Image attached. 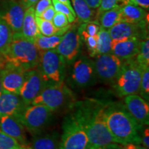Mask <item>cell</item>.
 <instances>
[{
  "instance_id": "obj_1",
  "label": "cell",
  "mask_w": 149,
  "mask_h": 149,
  "mask_svg": "<svg viewBox=\"0 0 149 149\" xmlns=\"http://www.w3.org/2000/svg\"><path fill=\"white\" fill-rule=\"evenodd\" d=\"M106 122L110 133L117 144H141V128L128 113L126 107L118 104H107Z\"/></svg>"
},
{
  "instance_id": "obj_2",
  "label": "cell",
  "mask_w": 149,
  "mask_h": 149,
  "mask_svg": "<svg viewBox=\"0 0 149 149\" xmlns=\"http://www.w3.org/2000/svg\"><path fill=\"white\" fill-rule=\"evenodd\" d=\"M78 104L84 121L89 148L116 143L110 133L106 122L107 104L93 100Z\"/></svg>"
},
{
  "instance_id": "obj_3",
  "label": "cell",
  "mask_w": 149,
  "mask_h": 149,
  "mask_svg": "<svg viewBox=\"0 0 149 149\" xmlns=\"http://www.w3.org/2000/svg\"><path fill=\"white\" fill-rule=\"evenodd\" d=\"M2 58L5 65L11 64L29 70L38 66L40 51L33 41L27 40L20 33H14L12 41Z\"/></svg>"
},
{
  "instance_id": "obj_4",
  "label": "cell",
  "mask_w": 149,
  "mask_h": 149,
  "mask_svg": "<svg viewBox=\"0 0 149 149\" xmlns=\"http://www.w3.org/2000/svg\"><path fill=\"white\" fill-rule=\"evenodd\" d=\"M63 133L59 141V149H89L84 121L79 104L63 122Z\"/></svg>"
},
{
  "instance_id": "obj_5",
  "label": "cell",
  "mask_w": 149,
  "mask_h": 149,
  "mask_svg": "<svg viewBox=\"0 0 149 149\" xmlns=\"http://www.w3.org/2000/svg\"><path fill=\"white\" fill-rule=\"evenodd\" d=\"M143 68L135 58L122 61L118 75L113 82L115 90L119 96L138 95Z\"/></svg>"
},
{
  "instance_id": "obj_6",
  "label": "cell",
  "mask_w": 149,
  "mask_h": 149,
  "mask_svg": "<svg viewBox=\"0 0 149 149\" xmlns=\"http://www.w3.org/2000/svg\"><path fill=\"white\" fill-rule=\"evenodd\" d=\"M72 101H74V96L71 91L64 81H61L46 85L31 104H42L55 111Z\"/></svg>"
},
{
  "instance_id": "obj_7",
  "label": "cell",
  "mask_w": 149,
  "mask_h": 149,
  "mask_svg": "<svg viewBox=\"0 0 149 149\" xmlns=\"http://www.w3.org/2000/svg\"><path fill=\"white\" fill-rule=\"evenodd\" d=\"M53 112L42 104H31L15 117L29 132L38 135L47 125Z\"/></svg>"
},
{
  "instance_id": "obj_8",
  "label": "cell",
  "mask_w": 149,
  "mask_h": 149,
  "mask_svg": "<svg viewBox=\"0 0 149 149\" xmlns=\"http://www.w3.org/2000/svg\"><path fill=\"white\" fill-rule=\"evenodd\" d=\"M67 63L55 49L40 51L38 69L48 80L54 82L64 81Z\"/></svg>"
},
{
  "instance_id": "obj_9",
  "label": "cell",
  "mask_w": 149,
  "mask_h": 149,
  "mask_svg": "<svg viewBox=\"0 0 149 149\" xmlns=\"http://www.w3.org/2000/svg\"><path fill=\"white\" fill-rule=\"evenodd\" d=\"M94 62L97 77L107 83H113L122 66V61L112 53L97 55Z\"/></svg>"
},
{
  "instance_id": "obj_10",
  "label": "cell",
  "mask_w": 149,
  "mask_h": 149,
  "mask_svg": "<svg viewBox=\"0 0 149 149\" xmlns=\"http://www.w3.org/2000/svg\"><path fill=\"white\" fill-rule=\"evenodd\" d=\"M48 80L43 75L38 68L26 70L19 95L24 103L29 106L48 84Z\"/></svg>"
},
{
  "instance_id": "obj_11",
  "label": "cell",
  "mask_w": 149,
  "mask_h": 149,
  "mask_svg": "<svg viewBox=\"0 0 149 149\" xmlns=\"http://www.w3.org/2000/svg\"><path fill=\"white\" fill-rule=\"evenodd\" d=\"M72 83L79 88L91 86L97 79L94 62L87 57H81L74 61L70 72Z\"/></svg>"
},
{
  "instance_id": "obj_12",
  "label": "cell",
  "mask_w": 149,
  "mask_h": 149,
  "mask_svg": "<svg viewBox=\"0 0 149 149\" xmlns=\"http://www.w3.org/2000/svg\"><path fill=\"white\" fill-rule=\"evenodd\" d=\"M25 10L19 0L0 1V19L8 24L14 33H21Z\"/></svg>"
},
{
  "instance_id": "obj_13",
  "label": "cell",
  "mask_w": 149,
  "mask_h": 149,
  "mask_svg": "<svg viewBox=\"0 0 149 149\" xmlns=\"http://www.w3.org/2000/svg\"><path fill=\"white\" fill-rule=\"evenodd\" d=\"M81 40L79 27L71 26L70 29L63 35L60 43L55 49L64 57L66 62L69 64L77 57L81 48Z\"/></svg>"
},
{
  "instance_id": "obj_14",
  "label": "cell",
  "mask_w": 149,
  "mask_h": 149,
  "mask_svg": "<svg viewBox=\"0 0 149 149\" xmlns=\"http://www.w3.org/2000/svg\"><path fill=\"white\" fill-rule=\"evenodd\" d=\"M112 40L118 41L130 38L144 40L148 37L146 30V22L143 20L139 23L120 22L108 30Z\"/></svg>"
},
{
  "instance_id": "obj_15",
  "label": "cell",
  "mask_w": 149,
  "mask_h": 149,
  "mask_svg": "<svg viewBox=\"0 0 149 149\" xmlns=\"http://www.w3.org/2000/svg\"><path fill=\"white\" fill-rule=\"evenodd\" d=\"M26 70L23 68L6 64L1 70L3 91L19 95L25 78Z\"/></svg>"
},
{
  "instance_id": "obj_16",
  "label": "cell",
  "mask_w": 149,
  "mask_h": 149,
  "mask_svg": "<svg viewBox=\"0 0 149 149\" xmlns=\"http://www.w3.org/2000/svg\"><path fill=\"white\" fill-rule=\"evenodd\" d=\"M126 109L130 115L141 126H148L149 124V105L138 95H131L125 97Z\"/></svg>"
},
{
  "instance_id": "obj_17",
  "label": "cell",
  "mask_w": 149,
  "mask_h": 149,
  "mask_svg": "<svg viewBox=\"0 0 149 149\" xmlns=\"http://www.w3.org/2000/svg\"><path fill=\"white\" fill-rule=\"evenodd\" d=\"M141 40L136 37L118 41L112 40L111 53L122 61L135 58L139 52Z\"/></svg>"
},
{
  "instance_id": "obj_18",
  "label": "cell",
  "mask_w": 149,
  "mask_h": 149,
  "mask_svg": "<svg viewBox=\"0 0 149 149\" xmlns=\"http://www.w3.org/2000/svg\"><path fill=\"white\" fill-rule=\"evenodd\" d=\"M0 130L15 139L21 146L26 144L24 126L14 115L0 117Z\"/></svg>"
},
{
  "instance_id": "obj_19",
  "label": "cell",
  "mask_w": 149,
  "mask_h": 149,
  "mask_svg": "<svg viewBox=\"0 0 149 149\" xmlns=\"http://www.w3.org/2000/svg\"><path fill=\"white\" fill-rule=\"evenodd\" d=\"M18 94L3 91L0 95V117L19 114L27 107Z\"/></svg>"
},
{
  "instance_id": "obj_20",
  "label": "cell",
  "mask_w": 149,
  "mask_h": 149,
  "mask_svg": "<svg viewBox=\"0 0 149 149\" xmlns=\"http://www.w3.org/2000/svg\"><path fill=\"white\" fill-rule=\"evenodd\" d=\"M20 33L24 37L33 42L41 35L37 24L34 6L29 7L25 10Z\"/></svg>"
},
{
  "instance_id": "obj_21",
  "label": "cell",
  "mask_w": 149,
  "mask_h": 149,
  "mask_svg": "<svg viewBox=\"0 0 149 149\" xmlns=\"http://www.w3.org/2000/svg\"><path fill=\"white\" fill-rule=\"evenodd\" d=\"M121 8V22H126L128 23H139L145 20L148 13L146 9L137 6L132 3L123 5Z\"/></svg>"
},
{
  "instance_id": "obj_22",
  "label": "cell",
  "mask_w": 149,
  "mask_h": 149,
  "mask_svg": "<svg viewBox=\"0 0 149 149\" xmlns=\"http://www.w3.org/2000/svg\"><path fill=\"white\" fill-rule=\"evenodd\" d=\"M76 17L83 23L95 21V13L84 0H70ZM96 22V21H95Z\"/></svg>"
},
{
  "instance_id": "obj_23",
  "label": "cell",
  "mask_w": 149,
  "mask_h": 149,
  "mask_svg": "<svg viewBox=\"0 0 149 149\" xmlns=\"http://www.w3.org/2000/svg\"><path fill=\"white\" fill-rule=\"evenodd\" d=\"M97 21L100 27L106 30H109L115 24L121 22V8L120 6L104 11L98 16Z\"/></svg>"
},
{
  "instance_id": "obj_24",
  "label": "cell",
  "mask_w": 149,
  "mask_h": 149,
  "mask_svg": "<svg viewBox=\"0 0 149 149\" xmlns=\"http://www.w3.org/2000/svg\"><path fill=\"white\" fill-rule=\"evenodd\" d=\"M32 149H59L57 134L36 135L33 139Z\"/></svg>"
},
{
  "instance_id": "obj_25",
  "label": "cell",
  "mask_w": 149,
  "mask_h": 149,
  "mask_svg": "<svg viewBox=\"0 0 149 149\" xmlns=\"http://www.w3.org/2000/svg\"><path fill=\"white\" fill-rule=\"evenodd\" d=\"M36 22L37 26L41 35L44 36H53V35H63L66 33L70 28L71 27V24H69L67 26L62 29H57L53 25V22L44 19L36 16Z\"/></svg>"
},
{
  "instance_id": "obj_26",
  "label": "cell",
  "mask_w": 149,
  "mask_h": 149,
  "mask_svg": "<svg viewBox=\"0 0 149 149\" xmlns=\"http://www.w3.org/2000/svg\"><path fill=\"white\" fill-rule=\"evenodd\" d=\"M111 44L112 39L108 30L100 28L97 36V55L111 53Z\"/></svg>"
},
{
  "instance_id": "obj_27",
  "label": "cell",
  "mask_w": 149,
  "mask_h": 149,
  "mask_svg": "<svg viewBox=\"0 0 149 149\" xmlns=\"http://www.w3.org/2000/svg\"><path fill=\"white\" fill-rule=\"evenodd\" d=\"M63 35H59V36L53 35V36L47 37L40 35L35 39L33 42L39 51L55 49L60 43Z\"/></svg>"
},
{
  "instance_id": "obj_28",
  "label": "cell",
  "mask_w": 149,
  "mask_h": 149,
  "mask_svg": "<svg viewBox=\"0 0 149 149\" xmlns=\"http://www.w3.org/2000/svg\"><path fill=\"white\" fill-rule=\"evenodd\" d=\"M14 33L4 21L0 19V57L6 52Z\"/></svg>"
},
{
  "instance_id": "obj_29",
  "label": "cell",
  "mask_w": 149,
  "mask_h": 149,
  "mask_svg": "<svg viewBox=\"0 0 149 149\" xmlns=\"http://www.w3.org/2000/svg\"><path fill=\"white\" fill-rule=\"evenodd\" d=\"M136 62L142 68L149 66V39L148 37L141 41L140 47L135 57Z\"/></svg>"
},
{
  "instance_id": "obj_30",
  "label": "cell",
  "mask_w": 149,
  "mask_h": 149,
  "mask_svg": "<svg viewBox=\"0 0 149 149\" xmlns=\"http://www.w3.org/2000/svg\"><path fill=\"white\" fill-rule=\"evenodd\" d=\"M79 31L80 35H81V39L86 43V47L88 48L89 55L91 57H95L97 55V37L91 36V35L87 34L86 32L84 31L80 26L79 27Z\"/></svg>"
},
{
  "instance_id": "obj_31",
  "label": "cell",
  "mask_w": 149,
  "mask_h": 149,
  "mask_svg": "<svg viewBox=\"0 0 149 149\" xmlns=\"http://www.w3.org/2000/svg\"><path fill=\"white\" fill-rule=\"evenodd\" d=\"M139 94L147 102L149 100V66L143 68Z\"/></svg>"
},
{
  "instance_id": "obj_32",
  "label": "cell",
  "mask_w": 149,
  "mask_h": 149,
  "mask_svg": "<svg viewBox=\"0 0 149 149\" xmlns=\"http://www.w3.org/2000/svg\"><path fill=\"white\" fill-rule=\"evenodd\" d=\"M52 3L53 4V7L55 8L56 12L61 13L64 14V15L68 18V22L70 24L72 22H75L76 20V14L75 13L72 11L70 9L68 8L67 6L64 3H61L58 0H52Z\"/></svg>"
},
{
  "instance_id": "obj_33",
  "label": "cell",
  "mask_w": 149,
  "mask_h": 149,
  "mask_svg": "<svg viewBox=\"0 0 149 149\" xmlns=\"http://www.w3.org/2000/svg\"><path fill=\"white\" fill-rule=\"evenodd\" d=\"M20 146L15 139L0 130V149H15Z\"/></svg>"
},
{
  "instance_id": "obj_34",
  "label": "cell",
  "mask_w": 149,
  "mask_h": 149,
  "mask_svg": "<svg viewBox=\"0 0 149 149\" xmlns=\"http://www.w3.org/2000/svg\"><path fill=\"white\" fill-rule=\"evenodd\" d=\"M116 6H122L121 0H101L97 8V12L96 13V21L100 14L104 13V11L110 10Z\"/></svg>"
},
{
  "instance_id": "obj_35",
  "label": "cell",
  "mask_w": 149,
  "mask_h": 149,
  "mask_svg": "<svg viewBox=\"0 0 149 149\" xmlns=\"http://www.w3.org/2000/svg\"><path fill=\"white\" fill-rule=\"evenodd\" d=\"M80 27L84 31L86 32L87 34L93 37L97 36L99 31L100 29V26L98 22L95 21H92L87 22V23H84L80 26Z\"/></svg>"
},
{
  "instance_id": "obj_36",
  "label": "cell",
  "mask_w": 149,
  "mask_h": 149,
  "mask_svg": "<svg viewBox=\"0 0 149 149\" xmlns=\"http://www.w3.org/2000/svg\"><path fill=\"white\" fill-rule=\"evenodd\" d=\"M52 22L57 29H62V28L66 27L70 24L68 18L66 17V15L59 12L55 13Z\"/></svg>"
},
{
  "instance_id": "obj_37",
  "label": "cell",
  "mask_w": 149,
  "mask_h": 149,
  "mask_svg": "<svg viewBox=\"0 0 149 149\" xmlns=\"http://www.w3.org/2000/svg\"><path fill=\"white\" fill-rule=\"evenodd\" d=\"M52 5V0H39L34 7L35 16L38 17L46 9Z\"/></svg>"
},
{
  "instance_id": "obj_38",
  "label": "cell",
  "mask_w": 149,
  "mask_h": 149,
  "mask_svg": "<svg viewBox=\"0 0 149 149\" xmlns=\"http://www.w3.org/2000/svg\"><path fill=\"white\" fill-rule=\"evenodd\" d=\"M55 13H56V11L55 10V8H54L53 6L51 5V6L48 7L47 9H46L44 12L42 13L40 15V16H38V17L44 19L52 22V20H53V17L55 16Z\"/></svg>"
},
{
  "instance_id": "obj_39",
  "label": "cell",
  "mask_w": 149,
  "mask_h": 149,
  "mask_svg": "<svg viewBox=\"0 0 149 149\" xmlns=\"http://www.w3.org/2000/svg\"><path fill=\"white\" fill-rule=\"evenodd\" d=\"M128 3H132L147 10L149 8V0H128Z\"/></svg>"
},
{
  "instance_id": "obj_40",
  "label": "cell",
  "mask_w": 149,
  "mask_h": 149,
  "mask_svg": "<svg viewBox=\"0 0 149 149\" xmlns=\"http://www.w3.org/2000/svg\"><path fill=\"white\" fill-rule=\"evenodd\" d=\"M141 144L146 149H149V128H146L141 136Z\"/></svg>"
},
{
  "instance_id": "obj_41",
  "label": "cell",
  "mask_w": 149,
  "mask_h": 149,
  "mask_svg": "<svg viewBox=\"0 0 149 149\" xmlns=\"http://www.w3.org/2000/svg\"><path fill=\"white\" fill-rule=\"evenodd\" d=\"M89 149H123V146L117 144V143H113V144L106 145V146L95 147V148H91Z\"/></svg>"
},
{
  "instance_id": "obj_42",
  "label": "cell",
  "mask_w": 149,
  "mask_h": 149,
  "mask_svg": "<svg viewBox=\"0 0 149 149\" xmlns=\"http://www.w3.org/2000/svg\"><path fill=\"white\" fill-rule=\"evenodd\" d=\"M19 2L22 3V5L23 6L24 8L25 9H26L29 7L31 6H34L37 1L39 0H19Z\"/></svg>"
},
{
  "instance_id": "obj_43",
  "label": "cell",
  "mask_w": 149,
  "mask_h": 149,
  "mask_svg": "<svg viewBox=\"0 0 149 149\" xmlns=\"http://www.w3.org/2000/svg\"><path fill=\"white\" fill-rule=\"evenodd\" d=\"M88 6L92 9H96L99 7L101 0H84Z\"/></svg>"
},
{
  "instance_id": "obj_44",
  "label": "cell",
  "mask_w": 149,
  "mask_h": 149,
  "mask_svg": "<svg viewBox=\"0 0 149 149\" xmlns=\"http://www.w3.org/2000/svg\"><path fill=\"white\" fill-rule=\"evenodd\" d=\"M124 149H146L144 146H141L138 144H128L126 145H124L123 146Z\"/></svg>"
},
{
  "instance_id": "obj_45",
  "label": "cell",
  "mask_w": 149,
  "mask_h": 149,
  "mask_svg": "<svg viewBox=\"0 0 149 149\" xmlns=\"http://www.w3.org/2000/svg\"><path fill=\"white\" fill-rule=\"evenodd\" d=\"M58 1H60L61 3H64V4L67 6H68V8L70 9V10H71L72 11H73V12H74V9H73V8H72V6L71 2H70V0H58Z\"/></svg>"
},
{
  "instance_id": "obj_46",
  "label": "cell",
  "mask_w": 149,
  "mask_h": 149,
  "mask_svg": "<svg viewBox=\"0 0 149 149\" xmlns=\"http://www.w3.org/2000/svg\"><path fill=\"white\" fill-rule=\"evenodd\" d=\"M3 92V87L2 83H1V70H0V95Z\"/></svg>"
},
{
  "instance_id": "obj_47",
  "label": "cell",
  "mask_w": 149,
  "mask_h": 149,
  "mask_svg": "<svg viewBox=\"0 0 149 149\" xmlns=\"http://www.w3.org/2000/svg\"><path fill=\"white\" fill-rule=\"evenodd\" d=\"M15 149H32V148L31 147H28V146H20L18 148H17Z\"/></svg>"
},
{
  "instance_id": "obj_48",
  "label": "cell",
  "mask_w": 149,
  "mask_h": 149,
  "mask_svg": "<svg viewBox=\"0 0 149 149\" xmlns=\"http://www.w3.org/2000/svg\"><path fill=\"white\" fill-rule=\"evenodd\" d=\"M121 3H122V6L127 4L128 3V0H121Z\"/></svg>"
},
{
  "instance_id": "obj_49",
  "label": "cell",
  "mask_w": 149,
  "mask_h": 149,
  "mask_svg": "<svg viewBox=\"0 0 149 149\" xmlns=\"http://www.w3.org/2000/svg\"><path fill=\"white\" fill-rule=\"evenodd\" d=\"M123 149H124V148H123Z\"/></svg>"
}]
</instances>
